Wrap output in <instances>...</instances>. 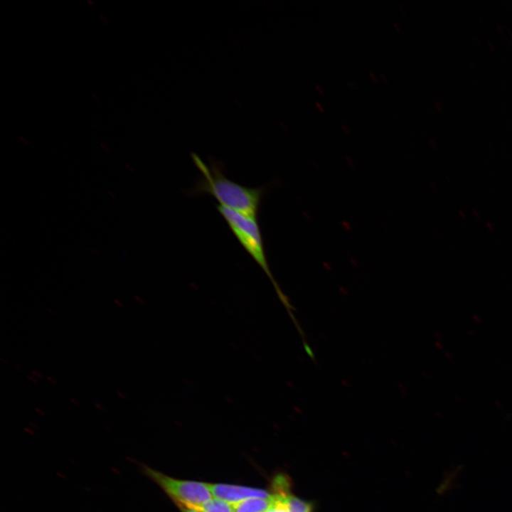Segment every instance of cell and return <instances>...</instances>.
Masks as SVG:
<instances>
[{"label": "cell", "mask_w": 512, "mask_h": 512, "mask_svg": "<svg viewBox=\"0 0 512 512\" xmlns=\"http://www.w3.org/2000/svg\"><path fill=\"white\" fill-rule=\"evenodd\" d=\"M342 128L345 130V132H348V129L346 127L344 124L342 125Z\"/></svg>", "instance_id": "cell-22"}, {"label": "cell", "mask_w": 512, "mask_h": 512, "mask_svg": "<svg viewBox=\"0 0 512 512\" xmlns=\"http://www.w3.org/2000/svg\"><path fill=\"white\" fill-rule=\"evenodd\" d=\"M193 159L202 174L193 193L213 196L218 204L245 216L257 219L264 189L240 185L227 178L216 165L208 167L196 155Z\"/></svg>", "instance_id": "cell-1"}, {"label": "cell", "mask_w": 512, "mask_h": 512, "mask_svg": "<svg viewBox=\"0 0 512 512\" xmlns=\"http://www.w3.org/2000/svg\"><path fill=\"white\" fill-rule=\"evenodd\" d=\"M231 506L233 512H268L279 507L287 506V499L274 495L272 498H248Z\"/></svg>", "instance_id": "cell-5"}, {"label": "cell", "mask_w": 512, "mask_h": 512, "mask_svg": "<svg viewBox=\"0 0 512 512\" xmlns=\"http://www.w3.org/2000/svg\"><path fill=\"white\" fill-rule=\"evenodd\" d=\"M268 512H288V509L286 507H280Z\"/></svg>", "instance_id": "cell-8"}, {"label": "cell", "mask_w": 512, "mask_h": 512, "mask_svg": "<svg viewBox=\"0 0 512 512\" xmlns=\"http://www.w3.org/2000/svg\"><path fill=\"white\" fill-rule=\"evenodd\" d=\"M313 508L312 502L303 501L292 494L287 497L288 512H313Z\"/></svg>", "instance_id": "cell-7"}, {"label": "cell", "mask_w": 512, "mask_h": 512, "mask_svg": "<svg viewBox=\"0 0 512 512\" xmlns=\"http://www.w3.org/2000/svg\"><path fill=\"white\" fill-rule=\"evenodd\" d=\"M117 395L122 399H126L127 398L126 395L121 391H117Z\"/></svg>", "instance_id": "cell-14"}, {"label": "cell", "mask_w": 512, "mask_h": 512, "mask_svg": "<svg viewBox=\"0 0 512 512\" xmlns=\"http://www.w3.org/2000/svg\"><path fill=\"white\" fill-rule=\"evenodd\" d=\"M216 208L237 240L267 275L280 294L268 264L257 219L248 218L219 204Z\"/></svg>", "instance_id": "cell-2"}, {"label": "cell", "mask_w": 512, "mask_h": 512, "mask_svg": "<svg viewBox=\"0 0 512 512\" xmlns=\"http://www.w3.org/2000/svg\"><path fill=\"white\" fill-rule=\"evenodd\" d=\"M207 485L213 496L230 504L236 503L248 498H262L268 499L274 496L272 494L260 489L223 484H207Z\"/></svg>", "instance_id": "cell-4"}, {"label": "cell", "mask_w": 512, "mask_h": 512, "mask_svg": "<svg viewBox=\"0 0 512 512\" xmlns=\"http://www.w3.org/2000/svg\"><path fill=\"white\" fill-rule=\"evenodd\" d=\"M15 368L21 372L24 370L23 368L22 367L19 366L18 365H15Z\"/></svg>", "instance_id": "cell-18"}, {"label": "cell", "mask_w": 512, "mask_h": 512, "mask_svg": "<svg viewBox=\"0 0 512 512\" xmlns=\"http://www.w3.org/2000/svg\"><path fill=\"white\" fill-rule=\"evenodd\" d=\"M316 105L317 106L318 109H319L321 112H324V109L323 106H322L319 102H316Z\"/></svg>", "instance_id": "cell-16"}, {"label": "cell", "mask_w": 512, "mask_h": 512, "mask_svg": "<svg viewBox=\"0 0 512 512\" xmlns=\"http://www.w3.org/2000/svg\"><path fill=\"white\" fill-rule=\"evenodd\" d=\"M47 380H48L49 383H50L51 384H56V383H57V380H56L55 378H53V377H50V376H48V377H47Z\"/></svg>", "instance_id": "cell-13"}, {"label": "cell", "mask_w": 512, "mask_h": 512, "mask_svg": "<svg viewBox=\"0 0 512 512\" xmlns=\"http://www.w3.org/2000/svg\"><path fill=\"white\" fill-rule=\"evenodd\" d=\"M95 407L98 410H100V411H104V410H105L104 407H103L100 403H99V402H95Z\"/></svg>", "instance_id": "cell-12"}, {"label": "cell", "mask_w": 512, "mask_h": 512, "mask_svg": "<svg viewBox=\"0 0 512 512\" xmlns=\"http://www.w3.org/2000/svg\"><path fill=\"white\" fill-rule=\"evenodd\" d=\"M143 471L178 506L193 508L212 499L213 494L207 484L176 479L146 466L143 467Z\"/></svg>", "instance_id": "cell-3"}, {"label": "cell", "mask_w": 512, "mask_h": 512, "mask_svg": "<svg viewBox=\"0 0 512 512\" xmlns=\"http://www.w3.org/2000/svg\"><path fill=\"white\" fill-rule=\"evenodd\" d=\"M370 76L372 77V78L373 79L374 81H376L375 80V78L376 79V78H375V76H373V73H370Z\"/></svg>", "instance_id": "cell-23"}, {"label": "cell", "mask_w": 512, "mask_h": 512, "mask_svg": "<svg viewBox=\"0 0 512 512\" xmlns=\"http://www.w3.org/2000/svg\"><path fill=\"white\" fill-rule=\"evenodd\" d=\"M35 411H36V412H38V413H41V414H43V410H42L41 409H40V408L36 407V408H35Z\"/></svg>", "instance_id": "cell-20"}, {"label": "cell", "mask_w": 512, "mask_h": 512, "mask_svg": "<svg viewBox=\"0 0 512 512\" xmlns=\"http://www.w3.org/2000/svg\"><path fill=\"white\" fill-rule=\"evenodd\" d=\"M31 375H32L33 376H34L35 378H40L42 377L41 374L38 371H37V370H33L31 371Z\"/></svg>", "instance_id": "cell-9"}, {"label": "cell", "mask_w": 512, "mask_h": 512, "mask_svg": "<svg viewBox=\"0 0 512 512\" xmlns=\"http://www.w3.org/2000/svg\"><path fill=\"white\" fill-rule=\"evenodd\" d=\"M394 25H395V26L396 28H398V26H397V24H396V23H394ZM399 28H400V27L398 26V28H397V30H398V31H400V29H399Z\"/></svg>", "instance_id": "cell-24"}, {"label": "cell", "mask_w": 512, "mask_h": 512, "mask_svg": "<svg viewBox=\"0 0 512 512\" xmlns=\"http://www.w3.org/2000/svg\"><path fill=\"white\" fill-rule=\"evenodd\" d=\"M47 311H48L50 314H51L52 316H57V313H56L53 309H50V308H48V309H47Z\"/></svg>", "instance_id": "cell-15"}, {"label": "cell", "mask_w": 512, "mask_h": 512, "mask_svg": "<svg viewBox=\"0 0 512 512\" xmlns=\"http://www.w3.org/2000/svg\"><path fill=\"white\" fill-rule=\"evenodd\" d=\"M114 304H115L116 305H117L119 307H121V308L124 307V304H123L122 302L120 301L119 299H114Z\"/></svg>", "instance_id": "cell-11"}, {"label": "cell", "mask_w": 512, "mask_h": 512, "mask_svg": "<svg viewBox=\"0 0 512 512\" xmlns=\"http://www.w3.org/2000/svg\"><path fill=\"white\" fill-rule=\"evenodd\" d=\"M0 360H1L4 363H6V364L8 363V362L6 361V360L4 359V358H2V357L0 358Z\"/></svg>", "instance_id": "cell-21"}, {"label": "cell", "mask_w": 512, "mask_h": 512, "mask_svg": "<svg viewBox=\"0 0 512 512\" xmlns=\"http://www.w3.org/2000/svg\"><path fill=\"white\" fill-rule=\"evenodd\" d=\"M27 378H28V380H30L31 382H32V383H38V379H37L36 378H35L34 376H33L32 375H27Z\"/></svg>", "instance_id": "cell-10"}, {"label": "cell", "mask_w": 512, "mask_h": 512, "mask_svg": "<svg viewBox=\"0 0 512 512\" xmlns=\"http://www.w3.org/2000/svg\"><path fill=\"white\" fill-rule=\"evenodd\" d=\"M193 509L199 512H233L231 504L218 498H212Z\"/></svg>", "instance_id": "cell-6"}, {"label": "cell", "mask_w": 512, "mask_h": 512, "mask_svg": "<svg viewBox=\"0 0 512 512\" xmlns=\"http://www.w3.org/2000/svg\"><path fill=\"white\" fill-rule=\"evenodd\" d=\"M70 402H71L73 404H75V405H79V404H80L79 401H78L77 399L74 398H71L70 399Z\"/></svg>", "instance_id": "cell-17"}, {"label": "cell", "mask_w": 512, "mask_h": 512, "mask_svg": "<svg viewBox=\"0 0 512 512\" xmlns=\"http://www.w3.org/2000/svg\"><path fill=\"white\" fill-rule=\"evenodd\" d=\"M316 88L319 90V92L321 94H323V93H324L323 90H321V88L320 87L319 85H316Z\"/></svg>", "instance_id": "cell-19"}]
</instances>
